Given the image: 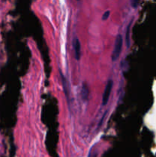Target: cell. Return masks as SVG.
I'll return each mask as SVG.
<instances>
[{
    "instance_id": "cell-4",
    "label": "cell",
    "mask_w": 156,
    "mask_h": 157,
    "mask_svg": "<svg viewBox=\"0 0 156 157\" xmlns=\"http://www.w3.org/2000/svg\"><path fill=\"white\" fill-rule=\"evenodd\" d=\"M89 94H90V90H89V87H87L86 84H84L82 86V88H81V92L80 95L81 98L84 101H87L88 99Z\"/></svg>"
},
{
    "instance_id": "cell-8",
    "label": "cell",
    "mask_w": 156,
    "mask_h": 157,
    "mask_svg": "<svg viewBox=\"0 0 156 157\" xmlns=\"http://www.w3.org/2000/svg\"><path fill=\"white\" fill-rule=\"evenodd\" d=\"M137 2H132V7H136V5L137 4Z\"/></svg>"
},
{
    "instance_id": "cell-2",
    "label": "cell",
    "mask_w": 156,
    "mask_h": 157,
    "mask_svg": "<svg viewBox=\"0 0 156 157\" xmlns=\"http://www.w3.org/2000/svg\"><path fill=\"white\" fill-rule=\"evenodd\" d=\"M113 86V81L112 80H109L107 82L106 85L105 90H104L103 95H102V105H106L108 103L109 99H110V94H111L112 88Z\"/></svg>"
},
{
    "instance_id": "cell-6",
    "label": "cell",
    "mask_w": 156,
    "mask_h": 157,
    "mask_svg": "<svg viewBox=\"0 0 156 157\" xmlns=\"http://www.w3.org/2000/svg\"><path fill=\"white\" fill-rule=\"evenodd\" d=\"M130 26H131V23L128 25L126 29V34H125V40H126V45L129 47L130 45V38H129V33H130Z\"/></svg>"
},
{
    "instance_id": "cell-7",
    "label": "cell",
    "mask_w": 156,
    "mask_h": 157,
    "mask_svg": "<svg viewBox=\"0 0 156 157\" xmlns=\"http://www.w3.org/2000/svg\"><path fill=\"white\" fill-rule=\"evenodd\" d=\"M110 11H106V12H104V14H103V15H102V20H106L107 18H109V16H110Z\"/></svg>"
},
{
    "instance_id": "cell-5",
    "label": "cell",
    "mask_w": 156,
    "mask_h": 157,
    "mask_svg": "<svg viewBox=\"0 0 156 157\" xmlns=\"http://www.w3.org/2000/svg\"><path fill=\"white\" fill-rule=\"evenodd\" d=\"M61 80H62V84H63V87H64V92H65L66 96L68 97V90H67V79L65 78V77L64 76L62 73H61Z\"/></svg>"
},
{
    "instance_id": "cell-1",
    "label": "cell",
    "mask_w": 156,
    "mask_h": 157,
    "mask_svg": "<svg viewBox=\"0 0 156 157\" xmlns=\"http://www.w3.org/2000/svg\"><path fill=\"white\" fill-rule=\"evenodd\" d=\"M122 36L121 35H118L116 38V41H115L114 50H113V54H112V60L113 61H116L119 58L121 52H122Z\"/></svg>"
},
{
    "instance_id": "cell-3",
    "label": "cell",
    "mask_w": 156,
    "mask_h": 157,
    "mask_svg": "<svg viewBox=\"0 0 156 157\" xmlns=\"http://www.w3.org/2000/svg\"><path fill=\"white\" fill-rule=\"evenodd\" d=\"M73 49H74V52H75V58L76 60H80V43L79 39L77 38H75L74 40H73Z\"/></svg>"
}]
</instances>
